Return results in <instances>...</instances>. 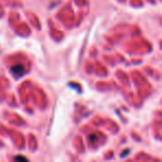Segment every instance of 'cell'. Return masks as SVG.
<instances>
[{"label": "cell", "mask_w": 162, "mask_h": 162, "mask_svg": "<svg viewBox=\"0 0 162 162\" xmlns=\"http://www.w3.org/2000/svg\"><path fill=\"white\" fill-rule=\"evenodd\" d=\"M11 72L14 74V76L17 77H20L24 74V68L22 64H16V66H14V67L11 68Z\"/></svg>", "instance_id": "1"}, {"label": "cell", "mask_w": 162, "mask_h": 162, "mask_svg": "<svg viewBox=\"0 0 162 162\" xmlns=\"http://www.w3.org/2000/svg\"><path fill=\"white\" fill-rule=\"evenodd\" d=\"M14 161L16 162H29L28 159L24 157H22V155H17V157L14 158Z\"/></svg>", "instance_id": "2"}]
</instances>
